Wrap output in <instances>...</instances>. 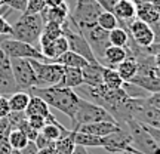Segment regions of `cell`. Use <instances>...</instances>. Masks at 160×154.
<instances>
[{"instance_id": "obj_2", "label": "cell", "mask_w": 160, "mask_h": 154, "mask_svg": "<svg viewBox=\"0 0 160 154\" xmlns=\"http://www.w3.org/2000/svg\"><path fill=\"white\" fill-rule=\"evenodd\" d=\"M43 25H45V21L40 13H25L24 12L19 17V19L12 25L11 37L37 46L40 34L43 31Z\"/></svg>"}, {"instance_id": "obj_20", "label": "cell", "mask_w": 160, "mask_h": 154, "mask_svg": "<svg viewBox=\"0 0 160 154\" xmlns=\"http://www.w3.org/2000/svg\"><path fill=\"white\" fill-rule=\"evenodd\" d=\"M40 15L43 18L45 22H57V24H64L68 19L70 15V7L67 5V2L64 5L58 6V7H45L40 12Z\"/></svg>"}, {"instance_id": "obj_21", "label": "cell", "mask_w": 160, "mask_h": 154, "mask_svg": "<svg viewBox=\"0 0 160 154\" xmlns=\"http://www.w3.org/2000/svg\"><path fill=\"white\" fill-rule=\"evenodd\" d=\"M83 85V71L82 68H73V67H64L62 77L57 86L61 87H70V89H77L79 86Z\"/></svg>"}, {"instance_id": "obj_32", "label": "cell", "mask_w": 160, "mask_h": 154, "mask_svg": "<svg viewBox=\"0 0 160 154\" xmlns=\"http://www.w3.org/2000/svg\"><path fill=\"white\" fill-rule=\"evenodd\" d=\"M53 147H55L57 154H71L73 153V150H74V147H76L74 133H73V131L70 129V132L65 135V137L59 138L58 141H55Z\"/></svg>"}, {"instance_id": "obj_8", "label": "cell", "mask_w": 160, "mask_h": 154, "mask_svg": "<svg viewBox=\"0 0 160 154\" xmlns=\"http://www.w3.org/2000/svg\"><path fill=\"white\" fill-rule=\"evenodd\" d=\"M31 65L34 68L37 86L46 87V86H57L62 77L64 67L57 62H45L37 59H30Z\"/></svg>"}, {"instance_id": "obj_1", "label": "cell", "mask_w": 160, "mask_h": 154, "mask_svg": "<svg viewBox=\"0 0 160 154\" xmlns=\"http://www.w3.org/2000/svg\"><path fill=\"white\" fill-rule=\"evenodd\" d=\"M28 93L42 98L49 107L68 116L71 120L74 119V114L80 102V97L74 89L61 87V86H46V87L34 86L28 91Z\"/></svg>"}, {"instance_id": "obj_52", "label": "cell", "mask_w": 160, "mask_h": 154, "mask_svg": "<svg viewBox=\"0 0 160 154\" xmlns=\"http://www.w3.org/2000/svg\"><path fill=\"white\" fill-rule=\"evenodd\" d=\"M71 154H89V151H88L86 147H83V145H77V144H76V147H74V150H73V153Z\"/></svg>"}, {"instance_id": "obj_50", "label": "cell", "mask_w": 160, "mask_h": 154, "mask_svg": "<svg viewBox=\"0 0 160 154\" xmlns=\"http://www.w3.org/2000/svg\"><path fill=\"white\" fill-rule=\"evenodd\" d=\"M97 2L101 5V7L104 11H108V12H113L114 5L117 3V0H97Z\"/></svg>"}, {"instance_id": "obj_25", "label": "cell", "mask_w": 160, "mask_h": 154, "mask_svg": "<svg viewBox=\"0 0 160 154\" xmlns=\"http://www.w3.org/2000/svg\"><path fill=\"white\" fill-rule=\"evenodd\" d=\"M52 62H57L59 65H62V67H73V68H85L88 62L83 57H80L79 53H76L73 51H65L62 55H59L57 59H53Z\"/></svg>"}, {"instance_id": "obj_5", "label": "cell", "mask_w": 160, "mask_h": 154, "mask_svg": "<svg viewBox=\"0 0 160 154\" xmlns=\"http://www.w3.org/2000/svg\"><path fill=\"white\" fill-rule=\"evenodd\" d=\"M0 51L5 53L8 58H25V59H37V61H45L49 62L40 49L34 45H30L21 40L12 39L8 36H3L0 40Z\"/></svg>"}, {"instance_id": "obj_19", "label": "cell", "mask_w": 160, "mask_h": 154, "mask_svg": "<svg viewBox=\"0 0 160 154\" xmlns=\"http://www.w3.org/2000/svg\"><path fill=\"white\" fill-rule=\"evenodd\" d=\"M128 58V53H126L125 47H119V46H113L110 45L105 52H104V57L101 59V65L104 67H110V68H116L122 61H125Z\"/></svg>"}, {"instance_id": "obj_6", "label": "cell", "mask_w": 160, "mask_h": 154, "mask_svg": "<svg viewBox=\"0 0 160 154\" xmlns=\"http://www.w3.org/2000/svg\"><path fill=\"white\" fill-rule=\"evenodd\" d=\"M125 126L132 137V147L137 150L138 154H160V147L139 122L128 120Z\"/></svg>"}, {"instance_id": "obj_56", "label": "cell", "mask_w": 160, "mask_h": 154, "mask_svg": "<svg viewBox=\"0 0 160 154\" xmlns=\"http://www.w3.org/2000/svg\"><path fill=\"white\" fill-rule=\"evenodd\" d=\"M8 137H3V135H0V150L3 148L5 145H8Z\"/></svg>"}, {"instance_id": "obj_17", "label": "cell", "mask_w": 160, "mask_h": 154, "mask_svg": "<svg viewBox=\"0 0 160 154\" xmlns=\"http://www.w3.org/2000/svg\"><path fill=\"white\" fill-rule=\"evenodd\" d=\"M113 13L119 19V24L122 27H125L126 24H129L137 18V5L131 0H117L114 5Z\"/></svg>"}, {"instance_id": "obj_3", "label": "cell", "mask_w": 160, "mask_h": 154, "mask_svg": "<svg viewBox=\"0 0 160 154\" xmlns=\"http://www.w3.org/2000/svg\"><path fill=\"white\" fill-rule=\"evenodd\" d=\"M71 25H74L76 28L85 36L86 42L89 43L93 55L98 59V62H101V59L104 57V52L110 46V39H108L110 31L101 28L97 22H93V24H73L71 22Z\"/></svg>"}, {"instance_id": "obj_43", "label": "cell", "mask_w": 160, "mask_h": 154, "mask_svg": "<svg viewBox=\"0 0 160 154\" xmlns=\"http://www.w3.org/2000/svg\"><path fill=\"white\" fill-rule=\"evenodd\" d=\"M0 36H12V25L8 22L5 15H0Z\"/></svg>"}, {"instance_id": "obj_14", "label": "cell", "mask_w": 160, "mask_h": 154, "mask_svg": "<svg viewBox=\"0 0 160 154\" xmlns=\"http://www.w3.org/2000/svg\"><path fill=\"white\" fill-rule=\"evenodd\" d=\"M133 120H137L142 125L160 129V110L150 105L145 101V98H141L137 105V110L133 113Z\"/></svg>"}, {"instance_id": "obj_45", "label": "cell", "mask_w": 160, "mask_h": 154, "mask_svg": "<svg viewBox=\"0 0 160 154\" xmlns=\"http://www.w3.org/2000/svg\"><path fill=\"white\" fill-rule=\"evenodd\" d=\"M11 131H12V125L9 117H0V135L8 137Z\"/></svg>"}, {"instance_id": "obj_49", "label": "cell", "mask_w": 160, "mask_h": 154, "mask_svg": "<svg viewBox=\"0 0 160 154\" xmlns=\"http://www.w3.org/2000/svg\"><path fill=\"white\" fill-rule=\"evenodd\" d=\"M21 153L22 154H37L39 153V148H37V145L34 144V141H28L27 145L21 150Z\"/></svg>"}, {"instance_id": "obj_26", "label": "cell", "mask_w": 160, "mask_h": 154, "mask_svg": "<svg viewBox=\"0 0 160 154\" xmlns=\"http://www.w3.org/2000/svg\"><path fill=\"white\" fill-rule=\"evenodd\" d=\"M73 131V129H71ZM74 133V142L77 145H83L86 148H102L105 139L104 137H95V135H89V133H83L79 131H73Z\"/></svg>"}, {"instance_id": "obj_60", "label": "cell", "mask_w": 160, "mask_h": 154, "mask_svg": "<svg viewBox=\"0 0 160 154\" xmlns=\"http://www.w3.org/2000/svg\"><path fill=\"white\" fill-rule=\"evenodd\" d=\"M3 7H5V6H3V3L0 2V15H2V11H3Z\"/></svg>"}, {"instance_id": "obj_30", "label": "cell", "mask_w": 160, "mask_h": 154, "mask_svg": "<svg viewBox=\"0 0 160 154\" xmlns=\"http://www.w3.org/2000/svg\"><path fill=\"white\" fill-rule=\"evenodd\" d=\"M30 97L31 95L27 91H18L15 93H12L11 97L8 98L11 111H25V108H27V105L30 102Z\"/></svg>"}, {"instance_id": "obj_9", "label": "cell", "mask_w": 160, "mask_h": 154, "mask_svg": "<svg viewBox=\"0 0 160 154\" xmlns=\"http://www.w3.org/2000/svg\"><path fill=\"white\" fill-rule=\"evenodd\" d=\"M9 59H11L12 71L17 80V85L19 86L21 91L28 92L31 87L37 86L34 68L30 59H25V58H9Z\"/></svg>"}, {"instance_id": "obj_37", "label": "cell", "mask_w": 160, "mask_h": 154, "mask_svg": "<svg viewBox=\"0 0 160 154\" xmlns=\"http://www.w3.org/2000/svg\"><path fill=\"white\" fill-rule=\"evenodd\" d=\"M3 6L9 7V9H13V11L18 12H25L27 9V5H28V0H0Z\"/></svg>"}, {"instance_id": "obj_40", "label": "cell", "mask_w": 160, "mask_h": 154, "mask_svg": "<svg viewBox=\"0 0 160 154\" xmlns=\"http://www.w3.org/2000/svg\"><path fill=\"white\" fill-rule=\"evenodd\" d=\"M147 52L154 57V65L157 68V74L160 76V43H153L147 47Z\"/></svg>"}, {"instance_id": "obj_10", "label": "cell", "mask_w": 160, "mask_h": 154, "mask_svg": "<svg viewBox=\"0 0 160 154\" xmlns=\"http://www.w3.org/2000/svg\"><path fill=\"white\" fill-rule=\"evenodd\" d=\"M102 11L97 0H77L74 11L70 12L68 21L73 24H93Z\"/></svg>"}, {"instance_id": "obj_12", "label": "cell", "mask_w": 160, "mask_h": 154, "mask_svg": "<svg viewBox=\"0 0 160 154\" xmlns=\"http://www.w3.org/2000/svg\"><path fill=\"white\" fill-rule=\"evenodd\" d=\"M21 91L17 85V80L12 71L11 59L0 51V95L3 97H11L12 93Z\"/></svg>"}, {"instance_id": "obj_55", "label": "cell", "mask_w": 160, "mask_h": 154, "mask_svg": "<svg viewBox=\"0 0 160 154\" xmlns=\"http://www.w3.org/2000/svg\"><path fill=\"white\" fill-rule=\"evenodd\" d=\"M150 3L153 5V7H154L156 11L160 13V0H150Z\"/></svg>"}, {"instance_id": "obj_11", "label": "cell", "mask_w": 160, "mask_h": 154, "mask_svg": "<svg viewBox=\"0 0 160 154\" xmlns=\"http://www.w3.org/2000/svg\"><path fill=\"white\" fill-rule=\"evenodd\" d=\"M104 139H105V144H104L102 148L111 154L122 153V151L138 153L137 150L132 147V137H131V133H129V131H128L126 126H123L122 129H119L117 132L111 133V135L104 137Z\"/></svg>"}, {"instance_id": "obj_31", "label": "cell", "mask_w": 160, "mask_h": 154, "mask_svg": "<svg viewBox=\"0 0 160 154\" xmlns=\"http://www.w3.org/2000/svg\"><path fill=\"white\" fill-rule=\"evenodd\" d=\"M125 82L122 80L119 73L116 68H110V67H104L102 65V85L108 89H119L122 87Z\"/></svg>"}, {"instance_id": "obj_34", "label": "cell", "mask_w": 160, "mask_h": 154, "mask_svg": "<svg viewBox=\"0 0 160 154\" xmlns=\"http://www.w3.org/2000/svg\"><path fill=\"white\" fill-rule=\"evenodd\" d=\"M97 24L101 27V28L107 30V31H111L114 30L116 27H119V19L116 18V15L113 12H108V11H102L99 13V17L97 19Z\"/></svg>"}, {"instance_id": "obj_48", "label": "cell", "mask_w": 160, "mask_h": 154, "mask_svg": "<svg viewBox=\"0 0 160 154\" xmlns=\"http://www.w3.org/2000/svg\"><path fill=\"white\" fill-rule=\"evenodd\" d=\"M150 27H151L153 34H154V43H160V17L157 18Z\"/></svg>"}, {"instance_id": "obj_46", "label": "cell", "mask_w": 160, "mask_h": 154, "mask_svg": "<svg viewBox=\"0 0 160 154\" xmlns=\"http://www.w3.org/2000/svg\"><path fill=\"white\" fill-rule=\"evenodd\" d=\"M141 125H142V123H141ZM142 126L145 127V131L151 135V138L156 141V144L160 147V129L159 127H151V126H147V125H142Z\"/></svg>"}, {"instance_id": "obj_57", "label": "cell", "mask_w": 160, "mask_h": 154, "mask_svg": "<svg viewBox=\"0 0 160 154\" xmlns=\"http://www.w3.org/2000/svg\"><path fill=\"white\" fill-rule=\"evenodd\" d=\"M131 2H133L135 5H139V3H145V2H150V0H131Z\"/></svg>"}, {"instance_id": "obj_41", "label": "cell", "mask_w": 160, "mask_h": 154, "mask_svg": "<svg viewBox=\"0 0 160 154\" xmlns=\"http://www.w3.org/2000/svg\"><path fill=\"white\" fill-rule=\"evenodd\" d=\"M27 119H28L30 126H31L33 129H36L37 132L42 131L46 125V119L45 117H42V116H30V117H27Z\"/></svg>"}, {"instance_id": "obj_39", "label": "cell", "mask_w": 160, "mask_h": 154, "mask_svg": "<svg viewBox=\"0 0 160 154\" xmlns=\"http://www.w3.org/2000/svg\"><path fill=\"white\" fill-rule=\"evenodd\" d=\"M46 7V0H28L25 13H40Z\"/></svg>"}, {"instance_id": "obj_35", "label": "cell", "mask_w": 160, "mask_h": 154, "mask_svg": "<svg viewBox=\"0 0 160 154\" xmlns=\"http://www.w3.org/2000/svg\"><path fill=\"white\" fill-rule=\"evenodd\" d=\"M8 142L13 150H22L28 142V138L19 129H12L8 135Z\"/></svg>"}, {"instance_id": "obj_59", "label": "cell", "mask_w": 160, "mask_h": 154, "mask_svg": "<svg viewBox=\"0 0 160 154\" xmlns=\"http://www.w3.org/2000/svg\"><path fill=\"white\" fill-rule=\"evenodd\" d=\"M12 154H22V153H21V150H13L12 148Z\"/></svg>"}, {"instance_id": "obj_22", "label": "cell", "mask_w": 160, "mask_h": 154, "mask_svg": "<svg viewBox=\"0 0 160 154\" xmlns=\"http://www.w3.org/2000/svg\"><path fill=\"white\" fill-rule=\"evenodd\" d=\"M40 132H42V133H43L48 139H51V141H53V142H55V141H58L59 138L65 137V135L70 132V129L64 127V126L51 114L48 119H46L45 127H43Z\"/></svg>"}, {"instance_id": "obj_18", "label": "cell", "mask_w": 160, "mask_h": 154, "mask_svg": "<svg viewBox=\"0 0 160 154\" xmlns=\"http://www.w3.org/2000/svg\"><path fill=\"white\" fill-rule=\"evenodd\" d=\"M40 52L43 53V57L52 62L53 59H57L59 55H62L65 51H68V42L67 39L64 37V36H59L57 37L55 40H52L49 43H46V45H42L39 47Z\"/></svg>"}, {"instance_id": "obj_15", "label": "cell", "mask_w": 160, "mask_h": 154, "mask_svg": "<svg viewBox=\"0 0 160 154\" xmlns=\"http://www.w3.org/2000/svg\"><path fill=\"white\" fill-rule=\"evenodd\" d=\"M125 125H120L116 122H95V123H88V125H80L73 131H79L83 133L95 135V137H107L122 129Z\"/></svg>"}, {"instance_id": "obj_38", "label": "cell", "mask_w": 160, "mask_h": 154, "mask_svg": "<svg viewBox=\"0 0 160 154\" xmlns=\"http://www.w3.org/2000/svg\"><path fill=\"white\" fill-rule=\"evenodd\" d=\"M17 129H19L21 132H24V133H25V137L28 138V141H34L36 138H37V135H39V132L36 131V129H33V127L30 126L28 119L22 120V122L18 125Z\"/></svg>"}, {"instance_id": "obj_23", "label": "cell", "mask_w": 160, "mask_h": 154, "mask_svg": "<svg viewBox=\"0 0 160 154\" xmlns=\"http://www.w3.org/2000/svg\"><path fill=\"white\" fill-rule=\"evenodd\" d=\"M83 71V85L88 86H99L102 85V65L99 62L88 64Z\"/></svg>"}, {"instance_id": "obj_7", "label": "cell", "mask_w": 160, "mask_h": 154, "mask_svg": "<svg viewBox=\"0 0 160 154\" xmlns=\"http://www.w3.org/2000/svg\"><path fill=\"white\" fill-rule=\"evenodd\" d=\"M62 36L67 39V42H68L70 51L79 53L80 57H83L88 62H91V64L98 62V59L95 58V55H93L89 43L86 42L85 36L82 34L74 25H71V22H70L68 19L62 24Z\"/></svg>"}, {"instance_id": "obj_28", "label": "cell", "mask_w": 160, "mask_h": 154, "mask_svg": "<svg viewBox=\"0 0 160 154\" xmlns=\"http://www.w3.org/2000/svg\"><path fill=\"white\" fill-rule=\"evenodd\" d=\"M62 36V24H57V22H45L43 25V31L40 34L39 39V45H46L52 40H55L57 37Z\"/></svg>"}, {"instance_id": "obj_4", "label": "cell", "mask_w": 160, "mask_h": 154, "mask_svg": "<svg viewBox=\"0 0 160 154\" xmlns=\"http://www.w3.org/2000/svg\"><path fill=\"white\" fill-rule=\"evenodd\" d=\"M71 122H73L71 129H76L80 125H88V123H95V122H116V123H119L104 107L95 102H91V101H86L83 98H80L77 111H76L74 119Z\"/></svg>"}, {"instance_id": "obj_29", "label": "cell", "mask_w": 160, "mask_h": 154, "mask_svg": "<svg viewBox=\"0 0 160 154\" xmlns=\"http://www.w3.org/2000/svg\"><path fill=\"white\" fill-rule=\"evenodd\" d=\"M116 71L119 73L123 82H131L138 73V64L133 58H126L116 67Z\"/></svg>"}, {"instance_id": "obj_36", "label": "cell", "mask_w": 160, "mask_h": 154, "mask_svg": "<svg viewBox=\"0 0 160 154\" xmlns=\"http://www.w3.org/2000/svg\"><path fill=\"white\" fill-rule=\"evenodd\" d=\"M122 87L128 93V97H131V98H147L150 95L147 91H144L142 87H139L138 85L132 83V82H125L122 85Z\"/></svg>"}, {"instance_id": "obj_13", "label": "cell", "mask_w": 160, "mask_h": 154, "mask_svg": "<svg viewBox=\"0 0 160 154\" xmlns=\"http://www.w3.org/2000/svg\"><path fill=\"white\" fill-rule=\"evenodd\" d=\"M123 28H126L129 31L131 39L139 47H148V46H151L154 43V34H153L151 27H150L148 24L137 19V18L133 21H131L129 24H126Z\"/></svg>"}, {"instance_id": "obj_42", "label": "cell", "mask_w": 160, "mask_h": 154, "mask_svg": "<svg viewBox=\"0 0 160 154\" xmlns=\"http://www.w3.org/2000/svg\"><path fill=\"white\" fill-rule=\"evenodd\" d=\"M34 144L37 145V148L42 150V148H46V147H52L55 142H53V141H51V139H48V138H46L42 132H39L37 138L34 139Z\"/></svg>"}, {"instance_id": "obj_53", "label": "cell", "mask_w": 160, "mask_h": 154, "mask_svg": "<svg viewBox=\"0 0 160 154\" xmlns=\"http://www.w3.org/2000/svg\"><path fill=\"white\" fill-rule=\"evenodd\" d=\"M37 154H57V151H55V147L52 145V147H46V148L39 150Z\"/></svg>"}, {"instance_id": "obj_47", "label": "cell", "mask_w": 160, "mask_h": 154, "mask_svg": "<svg viewBox=\"0 0 160 154\" xmlns=\"http://www.w3.org/2000/svg\"><path fill=\"white\" fill-rule=\"evenodd\" d=\"M145 101L150 104V105H153L156 108L160 110V92H156V93H150L148 97L145 98Z\"/></svg>"}, {"instance_id": "obj_16", "label": "cell", "mask_w": 160, "mask_h": 154, "mask_svg": "<svg viewBox=\"0 0 160 154\" xmlns=\"http://www.w3.org/2000/svg\"><path fill=\"white\" fill-rule=\"evenodd\" d=\"M131 82L142 87L148 93L160 92V76L157 74V68L151 70V71H138L137 76Z\"/></svg>"}, {"instance_id": "obj_54", "label": "cell", "mask_w": 160, "mask_h": 154, "mask_svg": "<svg viewBox=\"0 0 160 154\" xmlns=\"http://www.w3.org/2000/svg\"><path fill=\"white\" fill-rule=\"evenodd\" d=\"M0 154H12V147L8 144V145H5L3 148L0 150Z\"/></svg>"}, {"instance_id": "obj_51", "label": "cell", "mask_w": 160, "mask_h": 154, "mask_svg": "<svg viewBox=\"0 0 160 154\" xmlns=\"http://www.w3.org/2000/svg\"><path fill=\"white\" fill-rule=\"evenodd\" d=\"M65 3V0H46V7H58Z\"/></svg>"}, {"instance_id": "obj_24", "label": "cell", "mask_w": 160, "mask_h": 154, "mask_svg": "<svg viewBox=\"0 0 160 154\" xmlns=\"http://www.w3.org/2000/svg\"><path fill=\"white\" fill-rule=\"evenodd\" d=\"M24 113H25L27 117H30V116H42V117H45V119H48V117L52 114L51 107H49L42 98L36 97V95H31V97H30V102Z\"/></svg>"}, {"instance_id": "obj_27", "label": "cell", "mask_w": 160, "mask_h": 154, "mask_svg": "<svg viewBox=\"0 0 160 154\" xmlns=\"http://www.w3.org/2000/svg\"><path fill=\"white\" fill-rule=\"evenodd\" d=\"M159 17H160V13L153 7V5L150 2L137 5V19H139V21L151 25Z\"/></svg>"}, {"instance_id": "obj_44", "label": "cell", "mask_w": 160, "mask_h": 154, "mask_svg": "<svg viewBox=\"0 0 160 154\" xmlns=\"http://www.w3.org/2000/svg\"><path fill=\"white\" fill-rule=\"evenodd\" d=\"M11 113V107H9V99L8 97L0 95V117H8Z\"/></svg>"}, {"instance_id": "obj_58", "label": "cell", "mask_w": 160, "mask_h": 154, "mask_svg": "<svg viewBox=\"0 0 160 154\" xmlns=\"http://www.w3.org/2000/svg\"><path fill=\"white\" fill-rule=\"evenodd\" d=\"M116 154H138V153H132V151H122V153H116Z\"/></svg>"}, {"instance_id": "obj_33", "label": "cell", "mask_w": 160, "mask_h": 154, "mask_svg": "<svg viewBox=\"0 0 160 154\" xmlns=\"http://www.w3.org/2000/svg\"><path fill=\"white\" fill-rule=\"evenodd\" d=\"M108 39H110V45L125 47L129 43V31L123 28L122 25H119V27H116L114 30H111L108 33Z\"/></svg>"}]
</instances>
